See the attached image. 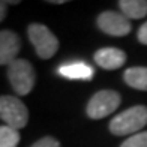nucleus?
Returning a JSON list of instances; mask_svg holds the SVG:
<instances>
[{
	"label": "nucleus",
	"instance_id": "1",
	"mask_svg": "<svg viewBox=\"0 0 147 147\" xmlns=\"http://www.w3.org/2000/svg\"><path fill=\"white\" fill-rule=\"evenodd\" d=\"M146 125H147V107L135 105L125 110L123 113H120L113 119L110 122V131L111 134L119 137L131 135V134L135 135Z\"/></svg>",
	"mask_w": 147,
	"mask_h": 147
},
{
	"label": "nucleus",
	"instance_id": "2",
	"mask_svg": "<svg viewBox=\"0 0 147 147\" xmlns=\"http://www.w3.org/2000/svg\"><path fill=\"white\" fill-rule=\"evenodd\" d=\"M8 78L17 95L26 96L35 87L36 74L30 62L26 59H17L8 66Z\"/></svg>",
	"mask_w": 147,
	"mask_h": 147
},
{
	"label": "nucleus",
	"instance_id": "3",
	"mask_svg": "<svg viewBox=\"0 0 147 147\" xmlns=\"http://www.w3.org/2000/svg\"><path fill=\"white\" fill-rule=\"evenodd\" d=\"M27 35L32 45L35 47L36 54L47 60L51 59L59 50V39L47 26L39 23H32L27 27Z\"/></svg>",
	"mask_w": 147,
	"mask_h": 147
},
{
	"label": "nucleus",
	"instance_id": "4",
	"mask_svg": "<svg viewBox=\"0 0 147 147\" xmlns=\"http://www.w3.org/2000/svg\"><path fill=\"white\" fill-rule=\"evenodd\" d=\"M0 119L6 123V126L18 131L29 122L27 107L15 96L3 95L0 96Z\"/></svg>",
	"mask_w": 147,
	"mask_h": 147
},
{
	"label": "nucleus",
	"instance_id": "5",
	"mask_svg": "<svg viewBox=\"0 0 147 147\" xmlns=\"http://www.w3.org/2000/svg\"><path fill=\"white\" fill-rule=\"evenodd\" d=\"M120 101H122V98H120V95L117 92H114V90H99L89 101L86 113H87V116L93 120L104 119L107 116L113 114V113L117 110V107L120 105Z\"/></svg>",
	"mask_w": 147,
	"mask_h": 147
},
{
	"label": "nucleus",
	"instance_id": "6",
	"mask_svg": "<svg viewBox=\"0 0 147 147\" xmlns=\"http://www.w3.org/2000/svg\"><path fill=\"white\" fill-rule=\"evenodd\" d=\"M98 27L104 33L110 36H126L131 33V21L123 14H119L114 11H105L99 14L98 20Z\"/></svg>",
	"mask_w": 147,
	"mask_h": 147
},
{
	"label": "nucleus",
	"instance_id": "7",
	"mask_svg": "<svg viewBox=\"0 0 147 147\" xmlns=\"http://www.w3.org/2000/svg\"><path fill=\"white\" fill-rule=\"evenodd\" d=\"M21 50V39L12 30L0 32V66H9L17 60Z\"/></svg>",
	"mask_w": 147,
	"mask_h": 147
},
{
	"label": "nucleus",
	"instance_id": "8",
	"mask_svg": "<svg viewBox=\"0 0 147 147\" xmlns=\"http://www.w3.org/2000/svg\"><path fill=\"white\" fill-rule=\"evenodd\" d=\"M95 62L98 66L107 71H114L122 68L126 62V53L114 48V47H105L95 53Z\"/></svg>",
	"mask_w": 147,
	"mask_h": 147
},
{
	"label": "nucleus",
	"instance_id": "9",
	"mask_svg": "<svg viewBox=\"0 0 147 147\" xmlns=\"http://www.w3.org/2000/svg\"><path fill=\"white\" fill-rule=\"evenodd\" d=\"M59 74L68 80H84V81H90L93 77V69L86 63L75 62V63H68V65L60 66Z\"/></svg>",
	"mask_w": 147,
	"mask_h": 147
},
{
	"label": "nucleus",
	"instance_id": "10",
	"mask_svg": "<svg viewBox=\"0 0 147 147\" xmlns=\"http://www.w3.org/2000/svg\"><path fill=\"white\" fill-rule=\"evenodd\" d=\"M119 8L128 20H140L147 15V0H120Z\"/></svg>",
	"mask_w": 147,
	"mask_h": 147
},
{
	"label": "nucleus",
	"instance_id": "11",
	"mask_svg": "<svg viewBox=\"0 0 147 147\" xmlns=\"http://www.w3.org/2000/svg\"><path fill=\"white\" fill-rule=\"evenodd\" d=\"M123 80L132 89L147 92V68L135 66V68L126 69L123 74Z\"/></svg>",
	"mask_w": 147,
	"mask_h": 147
},
{
	"label": "nucleus",
	"instance_id": "12",
	"mask_svg": "<svg viewBox=\"0 0 147 147\" xmlns=\"http://www.w3.org/2000/svg\"><path fill=\"white\" fill-rule=\"evenodd\" d=\"M20 143V132L9 126H0V147H17Z\"/></svg>",
	"mask_w": 147,
	"mask_h": 147
},
{
	"label": "nucleus",
	"instance_id": "13",
	"mask_svg": "<svg viewBox=\"0 0 147 147\" xmlns=\"http://www.w3.org/2000/svg\"><path fill=\"white\" fill-rule=\"evenodd\" d=\"M120 147H147V131L129 137L128 140H125Z\"/></svg>",
	"mask_w": 147,
	"mask_h": 147
},
{
	"label": "nucleus",
	"instance_id": "14",
	"mask_svg": "<svg viewBox=\"0 0 147 147\" xmlns=\"http://www.w3.org/2000/svg\"><path fill=\"white\" fill-rule=\"evenodd\" d=\"M32 147H62V146H60V143L57 141L56 138H53V137H44L41 140H38V141L33 144Z\"/></svg>",
	"mask_w": 147,
	"mask_h": 147
},
{
	"label": "nucleus",
	"instance_id": "15",
	"mask_svg": "<svg viewBox=\"0 0 147 147\" xmlns=\"http://www.w3.org/2000/svg\"><path fill=\"white\" fill-rule=\"evenodd\" d=\"M138 41L143 45H147V23H144L138 30Z\"/></svg>",
	"mask_w": 147,
	"mask_h": 147
},
{
	"label": "nucleus",
	"instance_id": "16",
	"mask_svg": "<svg viewBox=\"0 0 147 147\" xmlns=\"http://www.w3.org/2000/svg\"><path fill=\"white\" fill-rule=\"evenodd\" d=\"M8 2H0V23L5 20L6 17V9H8Z\"/></svg>",
	"mask_w": 147,
	"mask_h": 147
}]
</instances>
